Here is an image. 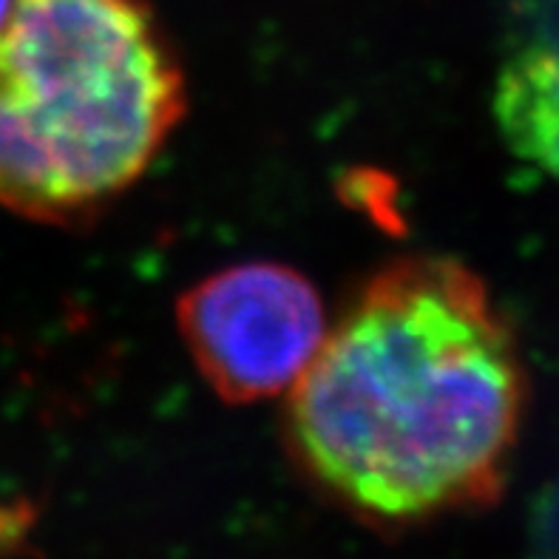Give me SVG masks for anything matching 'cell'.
<instances>
[{
    "label": "cell",
    "instance_id": "4",
    "mask_svg": "<svg viewBox=\"0 0 559 559\" xmlns=\"http://www.w3.org/2000/svg\"><path fill=\"white\" fill-rule=\"evenodd\" d=\"M14 7H17V0H0V28L7 26V21L12 17Z\"/></svg>",
    "mask_w": 559,
    "mask_h": 559
},
{
    "label": "cell",
    "instance_id": "2",
    "mask_svg": "<svg viewBox=\"0 0 559 559\" xmlns=\"http://www.w3.org/2000/svg\"><path fill=\"white\" fill-rule=\"evenodd\" d=\"M182 114V69L145 0H17L0 28V207L88 219Z\"/></svg>",
    "mask_w": 559,
    "mask_h": 559
},
{
    "label": "cell",
    "instance_id": "1",
    "mask_svg": "<svg viewBox=\"0 0 559 559\" xmlns=\"http://www.w3.org/2000/svg\"><path fill=\"white\" fill-rule=\"evenodd\" d=\"M525 412V372L486 284L412 255L369 278L296 381L298 466L381 528L495 503Z\"/></svg>",
    "mask_w": 559,
    "mask_h": 559
},
{
    "label": "cell",
    "instance_id": "3",
    "mask_svg": "<svg viewBox=\"0 0 559 559\" xmlns=\"http://www.w3.org/2000/svg\"><path fill=\"white\" fill-rule=\"evenodd\" d=\"M177 321L199 372L230 404L296 386L326 338L319 290L276 262L202 278L179 298Z\"/></svg>",
    "mask_w": 559,
    "mask_h": 559
}]
</instances>
